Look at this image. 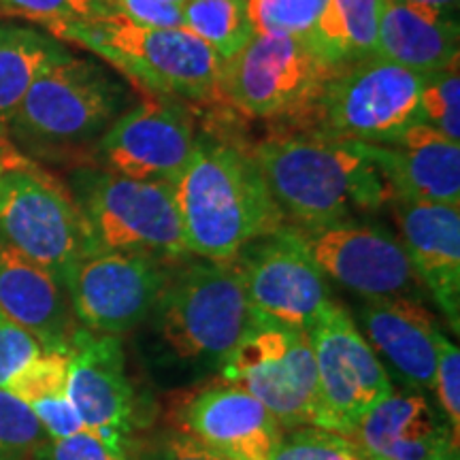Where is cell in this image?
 Wrapping results in <instances>:
<instances>
[{
    "instance_id": "1",
    "label": "cell",
    "mask_w": 460,
    "mask_h": 460,
    "mask_svg": "<svg viewBox=\"0 0 460 460\" xmlns=\"http://www.w3.org/2000/svg\"><path fill=\"white\" fill-rule=\"evenodd\" d=\"M250 156L286 226L320 228L349 222L394 200L384 172L356 141L278 135L256 143Z\"/></svg>"
},
{
    "instance_id": "2",
    "label": "cell",
    "mask_w": 460,
    "mask_h": 460,
    "mask_svg": "<svg viewBox=\"0 0 460 460\" xmlns=\"http://www.w3.org/2000/svg\"><path fill=\"white\" fill-rule=\"evenodd\" d=\"M172 192L190 256L230 262L286 226L254 158L230 143L199 137Z\"/></svg>"
},
{
    "instance_id": "3",
    "label": "cell",
    "mask_w": 460,
    "mask_h": 460,
    "mask_svg": "<svg viewBox=\"0 0 460 460\" xmlns=\"http://www.w3.org/2000/svg\"><path fill=\"white\" fill-rule=\"evenodd\" d=\"M164 99L216 101L220 56L188 28H149L113 13L48 28Z\"/></svg>"
},
{
    "instance_id": "4",
    "label": "cell",
    "mask_w": 460,
    "mask_h": 460,
    "mask_svg": "<svg viewBox=\"0 0 460 460\" xmlns=\"http://www.w3.org/2000/svg\"><path fill=\"white\" fill-rule=\"evenodd\" d=\"M171 267L152 318L166 348L181 360L222 362L254 331L261 315L245 295L237 264L197 258Z\"/></svg>"
},
{
    "instance_id": "5",
    "label": "cell",
    "mask_w": 460,
    "mask_h": 460,
    "mask_svg": "<svg viewBox=\"0 0 460 460\" xmlns=\"http://www.w3.org/2000/svg\"><path fill=\"white\" fill-rule=\"evenodd\" d=\"M424 77L379 56L337 68L292 126L301 137L388 143L420 122Z\"/></svg>"
},
{
    "instance_id": "6",
    "label": "cell",
    "mask_w": 460,
    "mask_h": 460,
    "mask_svg": "<svg viewBox=\"0 0 460 460\" xmlns=\"http://www.w3.org/2000/svg\"><path fill=\"white\" fill-rule=\"evenodd\" d=\"M124 105V88L94 60L68 51L34 79L7 126L11 141L54 152L105 135Z\"/></svg>"
},
{
    "instance_id": "7",
    "label": "cell",
    "mask_w": 460,
    "mask_h": 460,
    "mask_svg": "<svg viewBox=\"0 0 460 460\" xmlns=\"http://www.w3.org/2000/svg\"><path fill=\"white\" fill-rule=\"evenodd\" d=\"M73 197L88 224L94 252H135L169 264L190 256L172 183L82 169L75 175Z\"/></svg>"
},
{
    "instance_id": "8",
    "label": "cell",
    "mask_w": 460,
    "mask_h": 460,
    "mask_svg": "<svg viewBox=\"0 0 460 460\" xmlns=\"http://www.w3.org/2000/svg\"><path fill=\"white\" fill-rule=\"evenodd\" d=\"M335 71L305 39L254 34L245 48L222 60L216 101L252 118L295 124Z\"/></svg>"
},
{
    "instance_id": "9",
    "label": "cell",
    "mask_w": 460,
    "mask_h": 460,
    "mask_svg": "<svg viewBox=\"0 0 460 460\" xmlns=\"http://www.w3.org/2000/svg\"><path fill=\"white\" fill-rule=\"evenodd\" d=\"M0 234L62 284L94 252L73 192L37 163L7 172L0 183Z\"/></svg>"
},
{
    "instance_id": "10",
    "label": "cell",
    "mask_w": 460,
    "mask_h": 460,
    "mask_svg": "<svg viewBox=\"0 0 460 460\" xmlns=\"http://www.w3.org/2000/svg\"><path fill=\"white\" fill-rule=\"evenodd\" d=\"M220 382L243 388L286 430L315 427L318 369L307 332L261 322L222 362Z\"/></svg>"
},
{
    "instance_id": "11",
    "label": "cell",
    "mask_w": 460,
    "mask_h": 460,
    "mask_svg": "<svg viewBox=\"0 0 460 460\" xmlns=\"http://www.w3.org/2000/svg\"><path fill=\"white\" fill-rule=\"evenodd\" d=\"M318 369L315 427L348 435L393 393V379L341 305L332 303L307 331Z\"/></svg>"
},
{
    "instance_id": "12",
    "label": "cell",
    "mask_w": 460,
    "mask_h": 460,
    "mask_svg": "<svg viewBox=\"0 0 460 460\" xmlns=\"http://www.w3.org/2000/svg\"><path fill=\"white\" fill-rule=\"evenodd\" d=\"M172 264L135 252H92L65 281L79 326L124 335L152 318Z\"/></svg>"
},
{
    "instance_id": "13",
    "label": "cell",
    "mask_w": 460,
    "mask_h": 460,
    "mask_svg": "<svg viewBox=\"0 0 460 460\" xmlns=\"http://www.w3.org/2000/svg\"><path fill=\"white\" fill-rule=\"evenodd\" d=\"M326 278L362 298L410 296L422 301L424 288L401 241L386 226L337 222L320 228L288 226Z\"/></svg>"
},
{
    "instance_id": "14",
    "label": "cell",
    "mask_w": 460,
    "mask_h": 460,
    "mask_svg": "<svg viewBox=\"0 0 460 460\" xmlns=\"http://www.w3.org/2000/svg\"><path fill=\"white\" fill-rule=\"evenodd\" d=\"M233 262L252 307L267 322L307 332L335 303L326 275L288 226L250 243Z\"/></svg>"
},
{
    "instance_id": "15",
    "label": "cell",
    "mask_w": 460,
    "mask_h": 460,
    "mask_svg": "<svg viewBox=\"0 0 460 460\" xmlns=\"http://www.w3.org/2000/svg\"><path fill=\"white\" fill-rule=\"evenodd\" d=\"M197 143L192 113L180 102L158 96L119 113L101 137L96 152L101 171L130 180L172 183L188 164Z\"/></svg>"
},
{
    "instance_id": "16",
    "label": "cell",
    "mask_w": 460,
    "mask_h": 460,
    "mask_svg": "<svg viewBox=\"0 0 460 460\" xmlns=\"http://www.w3.org/2000/svg\"><path fill=\"white\" fill-rule=\"evenodd\" d=\"M66 393L85 429L102 437L115 450L130 454L139 401L126 373L118 335L77 331L68 349Z\"/></svg>"
},
{
    "instance_id": "17",
    "label": "cell",
    "mask_w": 460,
    "mask_h": 460,
    "mask_svg": "<svg viewBox=\"0 0 460 460\" xmlns=\"http://www.w3.org/2000/svg\"><path fill=\"white\" fill-rule=\"evenodd\" d=\"M177 429L224 460H271L284 429L243 388L216 382L177 410Z\"/></svg>"
},
{
    "instance_id": "18",
    "label": "cell",
    "mask_w": 460,
    "mask_h": 460,
    "mask_svg": "<svg viewBox=\"0 0 460 460\" xmlns=\"http://www.w3.org/2000/svg\"><path fill=\"white\" fill-rule=\"evenodd\" d=\"M420 284L454 332L460 331V205L394 199L388 203Z\"/></svg>"
},
{
    "instance_id": "19",
    "label": "cell",
    "mask_w": 460,
    "mask_h": 460,
    "mask_svg": "<svg viewBox=\"0 0 460 460\" xmlns=\"http://www.w3.org/2000/svg\"><path fill=\"white\" fill-rule=\"evenodd\" d=\"M358 331L388 367L413 390L435 388L441 329L422 301L410 296L362 298Z\"/></svg>"
},
{
    "instance_id": "20",
    "label": "cell",
    "mask_w": 460,
    "mask_h": 460,
    "mask_svg": "<svg viewBox=\"0 0 460 460\" xmlns=\"http://www.w3.org/2000/svg\"><path fill=\"white\" fill-rule=\"evenodd\" d=\"M367 460H458L450 424L420 393H390L349 430Z\"/></svg>"
},
{
    "instance_id": "21",
    "label": "cell",
    "mask_w": 460,
    "mask_h": 460,
    "mask_svg": "<svg viewBox=\"0 0 460 460\" xmlns=\"http://www.w3.org/2000/svg\"><path fill=\"white\" fill-rule=\"evenodd\" d=\"M358 143V141H356ZM394 199L460 205V143L418 122L388 143H358Z\"/></svg>"
},
{
    "instance_id": "22",
    "label": "cell",
    "mask_w": 460,
    "mask_h": 460,
    "mask_svg": "<svg viewBox=\"0 0 460 460\" xmlns=\"http://www.w3.org/2000/svg\"><path fill=\"white\" fill-rule=\"evenodd\" d=\"M0 312L39 339L43 349H71L82 326L66 288L0 234Z\"/></svg>"
},
{
    "instance_id": "23",
    "label": "cell",
    "mask_w": 460,
    "mask_h": 460,
    "mask_svg": "<svg viewBox=\"0 0 460 460\" xmlns=\"http://www.w3.org/2000/svg\"><path fill=\"white\" fill-rule=\"evenodd\" d=\"M458 43L456 13L402 0H384L376 56L429 77L458 62Z\"/></svg>"
},
{
    "instance_id": "24",
    "label": "cell",
    "mask_w": 460,
    "mask_h": 460,
    "mask_svg": "<svg viewBox=\"0 0 460 460\" xmlns=\"http://www.w3.org/2000/svg\"><path fill=\"white\" fill-rule=\"evenodd\" d=\"M68 349H43L17 373L7 390L31 407L49 439L85 430L77 410L68 399Z\"/></svg>"
},
{
    "instance_id": "25",
    "label": "cell",
    "mask_w": 460,
    "mask_h": 460,
    "mask_svg": "<svg viewBox=\"0 0 460 460\" xmlns=\"http://www.w3.org/2000/svg\"><path fill=\"white\" fill-rule=\"evenodd\" d=\"M384 0H329L307 39L322 60L341 68L376 56Z\"/></svg>"
},
{
    "instance_id": "26",
    "label": "cell",
    "mask_w": 460,
    "mask_h": 460,
    "mask_svg": "<svg viewBox=\"0 0 460 460\" xmlns=\"http://www.w3.org/2000/svg\"><path fill=\"white\" fill-rule=\"evenodd\" d=\"M68 49L48 32L4 26L0 34V130L7 126L34 79Z\"/></svg>"
},
{
    "instance_id": "27",
    "label": "cell",
    "mask_w": 460,
    "mask_h": 460,
    "mask_svg": "<svg viewBox=\"0 0 460 460\" xmlns=\"http://www.w3.org/2000/svg\"><path fill=\"white\" fill-rule=\"evenodd\" d=\"M183 28L220 56H234L254 39L245 0H186L181 4Z\"/></svg>"
},
{
    "instance_id": "28",
    "label": "cell",
    "mask_w": 460,
    "mask_h": 460,
    "mask_svg": "<svg viewBox=\"0 0 460 460\" xmlns=\"http://www.w3.org/2000/svg\"><path fill=\"white\" fill-rule=\"evenodd\" d=\"M329 0H245L254 34L295 37L307 41Z\"/></svg>"
},
{
    "instance_id": "29",
    "label": "cell",
    "mask_w": 460,
    "mask_h": 460,
    "mask_svg": "<svg viewBox=\"0 0 460 460\" xmlns=\"http://www.w3.org/2000/svg\"><path fill=\"white\" fill-rule=\"evenodd\" d=\"M420 122L460 143V68L458 62L424 77Z\"/></svg>"
},
{
    "instance_id": "30",
    "label": "cell",
    "mask_w": 460,
    "mask_h": 460,
    "mask_svg": "<svg viewBox=\"0 0 460 460\" xmlns=\"http://www.w3.org/2000/svg\"><path fill=\"white\" fill-rule=\"evenodd\" d=\"M48 439L31 407L0 388V460H31Z\"/></svg>"
},
{
    "instance_id": "31",
    "label": "cell",
    "mask_w": 460,
    "mask_h": 460,
    "mask_svg": "<svg viewBox=\"0 0 460 460\" xmlns=\"http://www.w3.org/2000/svg\"><path fill=\"white\" fill-rule=\"evenodd\" d=\"M271 460H367L348 437L318 427L292 429L281 435Z\"/></svg>"
},
{
    "instance_id": "32",
    "label": "cell",
    "mask_w": 460,
    "mask_h": 460,
    "mask_svg": "<svg viewBox=\"0 0 460 460\" xmlns=\"http://www.w3.org/2000/svg\"><path fill=\"white\" fill-rule=\"evenodd\" d=\"M113 13L111 0H0V15L26 17L45 31L62 22H84Z\"/></svg>"
},
{
    "instance_id": "33",
    "label": "cell",
    "mask_w": 460,
    "mask_h": 460,
    "mask_svg": "<svg viewBox=\"0 0 460 460\" xmlns=\"http://www.w3.org/2000/svg\"><path fill=\"white\" fill-rule=\"evenodd\" d=\"M435 393L441 402L446 422L450 424L454 441H460V352L444 332L439 337V354H437ZM460 446V444H458Z\"/></svg>"
},
{
    "instance_id": "34",
    "label": "cell",
    "mask_w": 460,
    "mask_h": 460,
    "mask_svg": "<svg viewBox=\"0 0 460 460\" xmlns=\"http://www.w3.org/2000/svg\"><path fill=\"white\" fill-rule=\"evenodd\" d=\"M41 352L43 345L37 337L0 312V388H7Z\"/></svg>"
},
{
    "instance_id": "35",
    "label": "cell",
    "mask_w": 460,
    "mask_h": 460,
    "mask_svg": "<svg viewBox=\"0 0 460 460\" xmlns=\"http://www.w3.org/2000/svg\"><path fill=\"white\" fill-rule=\"evenodd\" d=\"M31 460H128V454L115 450L102 437L85 429L62 439H48Z\"/></svg>"
},
{
    "instance_id": "36",
    "label": "cell",
    "mask_w": 460,
    "mask_h": 460,
    "mask_svg": "<svg viewBox=\"0 0 460 460\" xmlns=\"http://www.w3.org/2000/svg\"><path fill=\"white\" fill-rule=\"evenodd\" d=\"M113 11L126 20L149 28H183V13L177 4L163 0H111Z\"/></svg>"
},
{
    "instance_id": "37",
    "label": "cell",
    "mask_w": 460,
    "mask_h": 460,
    "mask_svg": "<svg viewBox=\"0 0 460 460\" xmlns=\"http://www.w3.org/2000/svg\"><path fill=\"white\" fill-rule=\"evenodd\" d=\"M128 460H224L200 446L199 441L190 437L175 433L160 437V439L149 444L146 450H141L137 456H128Z\"/></svg>"
},
{
    "instance_id": "38",
    "label": "cell",
    "mask_w": 460,
    "mask_h": 460,
    "mask_svg": "<svg viewBox=\"0 0 460 460\" xmlns=\"http://www.w3.org/2000/svg\"><path fill=\"white\" fill-rule=\"evenodd\" d=\"M28 163H32V160L9 139L7 132L0 130V183H3L7 172L22 169V166H26Z\"/></svg>"
},
{
    "instance_id": "39",
    "label": "cell",
    "mask_w": 460,
    "mask_h": 460,
    "mask_svg": "<svg viewBox=\"0 0 460 460\" xmlns=\"http://www.w3.org/2000/svg\"><path fill=\"white\" fill-rule=\"evenodd\" d=\"M402 3L424 4V7H433V9H439V11H447V13H456L460 0H402Z\"/></svg>"
},
{
    "instance_id": "40",
    "label": "cell",
    "mask_w": 460,
    "mask_h": 460,
    "mask_svg": "<svg viewBox=\"0 0 460 460\" xmlns=\"http://www.w3.org/2000/svg\"><path fill=\"white\" fill-rule=\"evenodd\" d=\"M163 3H169V4H177V7H181L183 3H186V0H163Z\"/></svg>"
},
{
    "instance_id": "41",
    "label": "cell",
    "mask_w": 460,
    "mask_h": 460,
    "mask_svg": "<svg viewBox=\"0 0 460 460\" xmlns=\"http://www.w3.org/2000/svg\"><path fill=\"white\" fill-rule=\"evenodd\" d=\"M3 31H4V24H0V34H3Z\"/></svg>"
}]
</instances>
